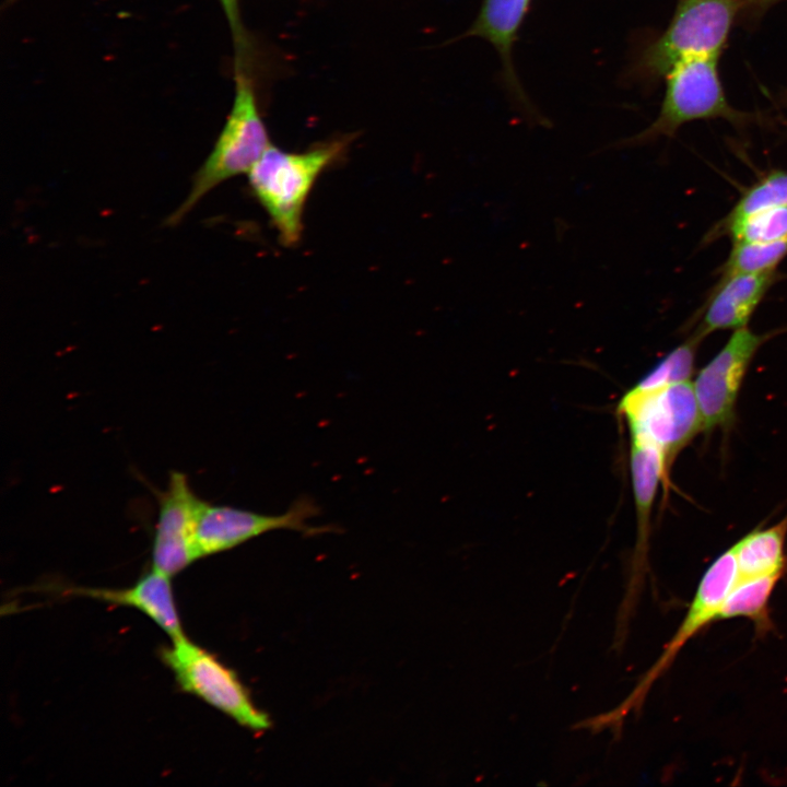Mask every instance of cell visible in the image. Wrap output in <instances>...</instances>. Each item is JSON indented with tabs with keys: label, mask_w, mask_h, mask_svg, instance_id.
Listing matches in <instances>:
<instances>
[{
	"label": "cell",
	"mask_w": 787,
	"mask_h": 787,
	"mask_svg": "<svg viewBox=\"0 0 787 787\" xmlns=\"http://www.w3.org/2000/svg\"><path fill=\"white\" fill-rule=\"evenodd\" d=\"M350 141L349 137L333 139L303 152L271 144L247 174L251 193L283 246L299 243L308 197L321 174L344 156Z\"/></svg>",
	"instance_id": "obj_1"
},
{
	"label": "cell",
	"mask_w": 787,
	"mask_h": 787,
	"mask_svg": "<svg viewBox=\"0 0 787 787\" xmlns=\"http://www.w3.org/2000/svg\"><path fill=\"white\" fill-rule=\"evenodd\" d=\"M743 0H678L667 28L633 57L624 79L653 84L679 62L692 57H718Z\"/></svg>",
	"instance_id": "obj_2"
},
{
	"label": "cell",
	"mask_w": 787,
	"mask_h": 787,
	"mask_svg": "<svg viewBox=\"0 0 787 787\" xmlns=\"http://www.w3.org/2000/svg\"><path fill=\"white\" fill-rule=\"evenodd\" d=\"M244 61L236 59L235 62V95L227 120L211 153L196 172L187 197L167 218L169 226L178 224L216 186L248 174L272 144Z\"/></svg>",
	"instance_id": "obj_3"
},
{
	"label": "cell",
	"mask_w": 787,
	"mask_h": 787,
	"mask_svg": "<svg viewBox=\"0 0 787 787\" xmlns=\"http://www.w3.org/2000/svg\"><path fill=\"white\" fill-rule=\"evenodd\" d=\"M718 57H692L677 63L663 79L666 92L656 119L644 130L618 141V148L650 143L673 137L678 129L697 119L723 118L744 126L753 116L732 107L718 73Z\"/></svg>",
	"instance_id": "obj_4"
},
{
	"label": "cell",
	"mask_w": 787,
	"mask_h": 787,
	"mask_svg": "<svg viewBox=\"0 0 787 787\" xmlns=\"http://www.w3.org/2000/svg\"><path fill=\"white\" fill-rule=\"evenodd\" d=\"M616 412L626 422L631 438L658 449L669 473L678 455L703 431L691 379L648 391L631 388L620 399Z\"/></svg>",
	"instance_id": "obj_5"
},
{
	"label": "cell",
	"mask_w": 787,
	"mask_h": 787,
	"mask_svg": "<svg viewBox=\"0 0 787 787\" xmlns=\"http://www.w3.org/2000/svg\"><path fill=\"white\" fill-rule=\"evenodd\" d=\"M160 656L184 692L201 698L251 731L261 732L271 727L269 716L252 702L236 672L186 636L161 649Z\"/></svg>",
	"instance_id": "obj_6"
},
{
	"label": "cell",
	"mask_w": 787,
	"mask_h": 787,
	"mask_svg": "<svg viewBox=\"0 0 787 787\" xmlns=\"http://www.w3.org/2000/svg\"><path fill=\"white\" fill-rule=\"evenodd\" d=\"M738 578L735 551L731 547L706 568L677 632L630 696L615 709L590 718L584 721L583 726L594 731L614 727L622 723L629 712L638 710L653 683L671 666L684 645L704 627L717 621L719 609Z\"/></svg>",
	"instance_id": "obj_7"
},
{
	"label": "cell",
	"mask_w": 787,
	"mask_h": 787,
	"mask_svg": "<svg viewBox=\"0 0 787 787\" xmlns=\"http://www.w3.org/2000/svg\"><path fill=\"white\" fill-rule=\"evenodd\" d=\"M317 514L318 506L308 497L297 498L284 513L275 515L207 502L196 531L198 557L231 550L273 530H293L306 535L325 532V527L310 524Z\"/></svg>",
	"instance_id": "obj_8"
},
{
	"label": "cell",
	"mask_w": 787,
	"mask_h": 787,
	"mask_svg": "<svg viewBox=\"0 0 787 787\" xmlns=\"http://www.w3.org/2000/svg\"><path fill=\"white\" fill-rule=\"evenodd\" d=\"M771 337L748 326L733 330L726 344L697 373L693 388L700 407L703 431L728 426L747 371L760 346Z\"/></svg>",
	"instance_id": "obj_9"
},
{
	"label": "cell",
	"mask_w": 787,
	"mask_h": 787,
	"mask_svg": "<svg viewBox=\"0 0 787 787\" xmlns=\"http://www.w3.org/2000/svg\"><path fill=\"white\" fill-rule=\"evenodd\" d=\"M157 522L152 547V568L169 577L198 560L196 531L207 502L192 491L188 478L171 471L165 491H155Z\"/></svg>",
	"instance_id": "obj_10"
},
{
	"label": "cell",
	"mask_w": 787,
	"mask_h": 787,
	"mask_svg": "<svg viewBox=\"0 0 787 787\" xmlns=\"http://www.w3.org/2000/svg\"><path fill=\"white\" fill-rule=\"evenodd\" d=\"M532 0H482L480 10L465 37L489 42L501 61V81L510 102L533 124L549 121L537 109L520 83L514 66L513 51L519 30Z\"/></svg>",
	"instance_id": "obj_11"
},
{
	"label": "cell",
	"mask_w": 787,
	"mask_h": 787,
	"mask_svg": "<svg viewBox=\"0 0 787 787\" xmlns=\"http://www.w3.org/2000/svg\"><path fill=\"white\" fill-rule=\"evenodd\" d=\"M630 468L636 512V545L632 560L631 580L622 604L619 627L630 615L646 567L651 509L660 483L667 485L669 472L661 454L653 445L631 438Z\"/></svg>",
	"instance_id": "obj_12"
},
{
	"label": "cell",
	"mask_w": 787,
	"mask_h": 787,
	"mask_svg": "<svg viewBox=\"0 0 787 787\" xmlns=\"http://www.w3.org/2000/svg\"><path fill=\"white\" fill-rule=\"evenodd\" d=\"M776 280V271L719 279L701 309L693 332L704 339L715 331L747 327Z\"/></svg>",
	"instance_id": "obj_13"
},
{
	"label": "cell",
	"mask_w": 787,
	"mask_h": 787,
	"mask_svg": "<svg viewBox=\"0 0 787 787\" xmlns=\"http://www.w3.org/2000/svg\"><path fill=\"white\" fill-rule=\"evenodd\" d=\"M68 592L136 608L155 622L172 641L185 636L173 596L171 577L156 569L152 568L130 588H73Z\"/></svg>",
	"instance_id": "obj_14"
},
{
	"label": "cell",
	"mask_w": 787,
	"mask_h": 787,
	"mask_svg": "<svg viewBox=\"0 0 787 787\" xmlns=\"http://www.w3.org/2000/svg\"><path fill=\"white\" fill-rule=\"evenodd\" d=\"M787 515L777 524L757 528L736 544L733 551L738 579L782 574L787 569Z\"/></svg>",
	"instance_id": "obj_15"
},
{
	"label": "cell",
	"mask_w": 787,
	"mask_h": 787,
	"mask_svg": "<svg viewBox=\"0 0 787 787\" xmlns=\"http://www.w3.org/2000/svg\"><path fill=\"white\" fill-rule=\"evenodd\" d=\"M784 575L774 574L738 579L724 600L717 621L744 618L760 634L772 630L770 601Z\"/></svg>",
	"instance_id": "obj_16"
},
{
	"label": "cell",
	"mask_w": 787,
	"mask_h": 787,
	"mask_svg": "<svg viewBox=\"0 0 787 787\" xmlns=\"http://www.w3.org/2000/svg\"><path fill=\"white\" fill-rule=\"evenodd\" d=\"M787 205V171L774 169L759 178L739 198L732 209L706 236L707 240L724 236L745 218L775 207Z\"/></svg>",
	"instance_id": "obj_17"
},
{
	"label": "cell",
	"mask_w": 787,
	"mask_h": 787,
	"mask_svg": "<svg viewBox=\"0 0 787 787\" xmlns=\"http://www.w3.org/2000/svg\"><path fill=\"white\" fill-rule=\"evenodd\" d=\"M787 257V240L775 243L732 242L719 279L737 274H756L776 271ZM718 279V280H719Z\"/></svg>",
	"instance_id": "obj_18"
},
{
	"label": "cell",
	"mask_w": 787,
	"mask_h": 787,
	"mask_svg": "<svg viewBox=\"0 0 787 787\" xmlns=\"http://www.w3.org/2000/svg\"><path fill=\"white\" fill-rule=\"evenodd\" d=\"M702 341L703 338L693 332L683 343L668 352L632 389L648 391L690 380Z\"/></svg>",
	"instance_id": "obj_19"
},
{
	"label": "cell",
	"mask_w": 787,
	"mask_h": 787,
	"mask_svg": "<svg viewBox=\"0 0 787 787\" xmlns=\"http://www.w3.org/2000/svg\"><path fill=\"white\" fill-rule=\"evenodd\" d=\"M731 242L775 243L787 240V205L754 213L731 226Z\"/></svg>",
	"instance_id": "obj_20"
},
{
	"label": "cell",
	"mask_w": 787,
	"mask_h": 787,
	"mask_svg": "<svg viewBox=\"0 0 787 787\" xmlns=\"http://www.w3.org/2000/svg\"><path fill=\"white\" fill-rule=\"evenodd\" d=\"M220 3L223 8V11L226 15V19L228 21L230 27L232 30L237 55L236 56H244V50L246 49V38L244 34V28L240 22V15H239V5L238 0H220Z\"/></svg>",
	"instance_id": "obj_21"
},
{
	"label": "cell",
	"mask_w": 787,
	"mask_h": 787,
	"mask_svg": "<svg viewBox=\"0 0 787 787\" xmlns=\"http://www.w3.org/2000/svg\"><path fill=\"white\" fill-rule=\"evenodd\" d=\"M787 0H743L740 16L752 23L764 15L775 4Z\"/></svg>",
	"instance_id": "obj_22"
}]
</instances>
